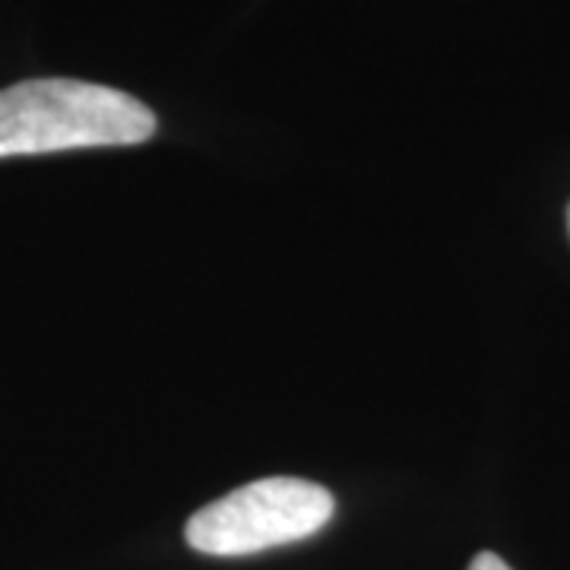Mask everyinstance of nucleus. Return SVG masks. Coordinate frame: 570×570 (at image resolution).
I'll list each match as a JSON object with an SVG mask.
<instances>
[{
	"label": "nucleus",
	"mask_w": 570,
	"mask_h": 570,
	"mask_svg": "<svg viewBox=\"0 0 570 570\" xmlns=\"http://www.w3.org/2000/svg\"><path fill=\"white\" fill-rule=\"evenodd\" d=\"M153 134L156 115L111 86L51 77L0 89V159L137 146Z\"/></svg>",
	"instance_id": "f257e3e1"
},
{
	"label": "nucleus",
	"mask_w": 570,
	"mask_h": 570,
	"mask_svg": "<svg viewBox=\"0 0 570 570\" xmlns=\"http://www.w3.org/2000/svg\"><path fill=\"white\" fill-rule=\"evenodd\" d=\"M336 510L333 494L305 479L273 475L228 491L187 520L184 539L200 554L245 558L302 542L321 532Z\"/></svg>",
	"instance_id": "f03ea898"
},
{
	"label": "nucleus",
	"mask_w": 570,
	"mask_h": 570,
	"mask_svg": "<svg viewBox=\"0 0 570 570\" xmlns=\"http://www.w3.org/2000/svg\"><path fill=\"white\" fill-rule=\"evenodd\" d=\"M469 570H510V568H508V561H504V558H498L494 551H482V554H475V558H472Z\"/></svg>",
	"instance_id": "7ed1b4c3"
}]
</instances>
